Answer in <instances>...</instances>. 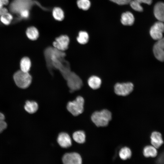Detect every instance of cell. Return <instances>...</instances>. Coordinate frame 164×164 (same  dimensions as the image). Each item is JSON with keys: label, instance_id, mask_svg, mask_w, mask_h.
<instances>
[{"label": "cell", "instance_id": "cell-18", "mask_svg": "<svg viewBox=\"0 0 164 164\" xmlns=\"http://www.w3.org/2000/svg\"><path fill=\"white\" fill-rule=\"evenodd\" d=\"M89 39V36L88 33L84 31L79 32L78 36L76 38L77 42L80 44L84 45L87 43Z\"/></svg>", "mask_w": 164, "mask_h": 164}, {"label": "cell", "instance_id": "cell-29", "mask_svg": "<svg viewBox=\"0 0 164 164\" xmlns=\"http://www.w3.org/2000/svg\"><path fill=\"white\" fill-rule=\"evenodd\" d=\"M140 4L144 3L148 5H150L151 4L152 0H137Z\"/></svg>", "mask_w": 164, "mask_h": 164}, {"label": "cell", "instance_id": "cell-2", "mask_svg": "<svg viewBox=\"0 0 164 164\" xmlns=\"http://www.w3.org/2000/svg\"><path fill=\"white\" fill-rule=\"evenodd\" d=\"M13 79L16 84L22 89L28 88L31 85L32 77L29 72H25L19 70L15 72Z\"/></svg>", "mask_w": 164, "mask_h": 164}, {"label": "cell", "instance_id": "cell-23", "mask_svg": "<svg viewBox=\"0 0 164 164\" xmlns=\"http://www.w3.org/2000/svg\"><path fill=\"white\" fill-rule=\"evenodd\" d=\"M77 3L78 7L84 10H87L91 6L89 0H77Z\"/></svg>", "mask_w": 164, "mask_h": 164}, {"label": "cell", "instance_id": "cell-27", "mask_svg": "<svg viewBox=\"0 0 164 164\" xmlns=\"http://www.w3.org/2000/svg\"><path fill=\"white\" fill-rule=\"evenodd\" d=\"M119 5H124L129 3L132 0H109Z\"/></svg>", "mask_w": 164, "mask_h": 164}, {"label": "cell", "instance_id": "cell-15", "mask_svg": "<svg viewBox=\"0 0 164 164\" xmlns=\"http://www.w3.org/2000/svg\"><path fill=\"white\" fill-rule=\"evenodd\" d=\"M32 66V62L30 59L28 57H23L20 62L21 70L25 72H29Z\"/></svg>", "mask_w": 164, "mask_h": 164}, {"label": "cell", "instance_id": "cell-7", "mask_svg": "<svg viewBox=\"0 0 164 164\" xmlns=\"http://www.w3.org/2000/svg\"><path fill=\"white\" fill-rule=\"evenodd\" d=\"M155 57L160 61H164V37L157 40L153 49Z\"/></svg>", "mask_w": 164, "mask_h": 164}, {"label": "cell", "instance_id": "cell-24", "mask_svg": "<svg viewBox=\"0 0 164 164\" xmlns=\"http://www.w3.org/2000/svg\"><path fill=\"white\" fill-rule=\"evenodd\" d=\"M129 3L131 7L135 11L139 12L143 11V9L141 4L137 0H132Z\"/></svg>", "mask_w": 164, "mask_h": 164}, {"label": "cell", "instance_id": "cell-9", "mask_svg": "<svg viewBox=\"0 0 164 164\" xmlns=\"http://www.w3.org/2000/svg\"><path fill=\"white\" fill-rule=\"evenodd\" d=\"M57 141L60 146L63 148L70 147L72 145L71 140L70 136L65 132H62L59 134Z\"/></svg>", "mask_w": 164, "mask_h": 164}, {"label": "cell", "instance_id": "cell-28", "mask_svg": "<svg viewBox=\"0 0 164 164\" xmlns=\"http://www.w3.org/2000/svg\"><path fill=\"white\" fill-rule=\"evenodd\" d=\"M19 14L22 18H27L29 15V12L28 9H25L21 11Z\"/></svg>", "mask_w": 164, "mask_h": 164}, {"label": "cell", "instance_id": "cell-3", "mask_svg": "<svg viewBox=\"0 0 164 164\" xmlns=\"http://www.w3.org/2000/svg\"><path fill=\"white\" fill-rule=\"evenodd\" d=\"M84 102V98L81 96H78L74 100L68 102L67 109L73 115H78L83 111Z\"/></svg>", "mask_w": 164, "mask_h": 164}, {"label": "cell", "instance_id": "cell-5", "mask_svg": "<svg viewBox=\"0 0 164 164\" xmlns=\"http://www.w3.org/2000/svg\"><path fill=\"white\" fill-rule=\"evenodd\" d=\"M133 87V84L130 82L118 83L114 86V92L118 95L125 96L132 91Z\"/></svg>", "mask_w": 164, "mask_h": 164}, {"label": "cell", "instance_id": "cell-25", "mask_svg": "<svg viewBox=\"0 0 164 164\" xmlns=\"http://www.w3.org/2000/svg\"><path fill=\"white\" fill-rule=\"evenodd\" d=\"M9 3V0H0V16L8 12L7 9L4 6Z\"/></svg>", "mask_w": 164, "mask_h": 164}, {"label": "cell", "instance_id": "cell-12", "mask_svg": "<svg viewBox=\"0 0 164 164\" xmlns=\"http://www.w3.org/2000/svg\"><path fill=\"white\" fill-rule=\"evenodd\" d=\"M135 18L133 14L130 12L123 13L121 15V21L122 24L125 26H131L134 22Z\"/></svg>", "mask_w": 164, "mask_h": 164}, {"label": "cell", "instance_id": "cell-6", "mask_svg": "<svg viewBox=\"0 0 164 164\" xmlns=\"http://www.w3.org/2000/svg\"><path fill=\"white\" fill-rule=\"evenodd\" d=\"M164 32V24L159 21L155 22L152 26L150 30V34L152 38L158 40L163 37Z\"/></svg>", "mask_w": 164, "mask_h": 164}, {"label": "cell", "instance_id": "cell-20", "mask_svg": "<svg viewBox=\"0 0 164 164\" xmlns=\"http://www.w3.org/2000/svg\"><path fill=\"white\" fill-rule=\"evenodd\" d=\"M52 15L54 18L58 21H61L64 18V13L60 8L56 7L52 11Z\"/></svg>", "mask_w": 164, "mask_h": 164}, {"label": "cell", "instance_id": "cell-22", "mask_svg": "<svg viewBox=\"0 0 164 164\" xmlns=\"http://www.w3.org/2000/svg\"><path fill=\"white\" fill-rule=\"evenodd\" d=\"M13 17L12 15L8 12L0 16V21L4 25H9L11 22Z\"/></svg>", "mask_w": 164, "mask_h": 164}, {"label": "cell", "instance_id": "cell-16", "mask_svg": "<svg viewBox=\"0 0 164 164\" xmlns=\"http://www.w3.org/2000/svg\"><path fill=\"white\" fill-rule=\"evenodd\" d=\"M38 108L37 103L34 101H27L24 106L25 110L28 113L33 114L36 111Z\"/></svg>", "mask_w": 164, "mask_h": 164}, {"label": "cell", "instance_id": "cell-13", "mask_svg": "<svg viewBox=\"0 0 164 164\" xmlns=\"http://www.w3.org/2000/svg\"><path fill=\"white\" fill-rule=\"evenodd\" d=\"M87 83L89 86L93 89H97L99 88L101 85V81L98 77L92 76L88 79Z\"/></svg>", "mask_w": 164, "mask_h": 164}, {"label": "cell", "instance_id": "cell-11", "mask_svg": "<svg viewBox=\"0 0 164 164\" xmlns=\"http://www.w3.org/2000/svg\"><path fill=\"white\" fill-rule=\"evenodd\" d=\"M150 138L152 145L156 149L159 148L163 143L162 135L159 132L155 131L152 132Z\"/></svg>", "mask_w": 164, "mask_h": 164}, {"label": "cell", "instance_id": "cell-19", "mask_svg": "<svg viewBox=\"0 0 164 164\" xmlns=\"http://www.w3.org/2000/svg\"><path fill=\"white\" fill-rule=\"evenodd\" d=\"M85 134L82 131H79L75 132L73 134V140L77 142L82 144L85 140Z\"/></svg>", "mask_w": 164, "mask_h": 164}, {"label": "cell", "instance_id": "cell-14", "mask_svg": "<svg viewBox=\"0 0 164 164\" xmlns=\"http://www.w3.org/2000/svg\"><path fill=\"white\" fill-rule=\"evenodd\" d=\"M26 34L28 38L32 41L36 40L39 36L38 30L33 26L29 27L27 29Z\"/></svg>", "mask_w": 164, "mask_h": 164}, {"label": "cell", "instance_id": "cell-8", "mask_svg": "<svg viewBox=\"0 0 164 164\" xmlns=\"http://www.w3.org/2000/svg\"><path fill=\"white\" fill-rule=\"evenodd\" d=\"M62 161L65 164H81L82 162L80 155L76 152L65 154L63 157Z\"/></svg>", "mask_w": 164, "mask_h": 164}, {"label": "cell", "instance_id": "cell-10", "mask_svg": "<svg viewBox=\"0 0 164 164\" xmlns=\"http://www.w3.org/2000/svg\"><path fill=\"white\" fill-rule=\"evenodd\" d=\"M154 13L159 21L164 22V3L159 2L157 3L154 7Z\"/></svg>", "mask_w": 164, "mask_h": 164}, {"label": "cell", "instance_id": "cell-1", "mask_svg": "<svg viewBox=\"0 0 164 164\" xmlns=\"http://www.w3.org/2000/svg\"><path fill=\"white\" fill-rule=\"evenodd\" d=\"M111 119V114L107 109L95 111L91 116L92 121L97 127L107 126Z\"/></svg>", "mask_w": 164, "mask_h": 164}, {"label": "cell", "instance_id": "cell-21", "mask_svg": "<svg viewBox=\"0 0 164 164\" xmlns=\"http://www.w3.org/2000/svg\"><path fill=\"white\" fill-rule=\"evenodd\" d=\"M119 155L121 159L125 160L131 157L132 155V152L129 148L125 147L121 149L119 152Z\"/></svg>", "mask_w": 164, "mask_h": 164}, {"label": "cell", "instance_id": "cell-4", "mask_svg": "<svg viewBox=\"0 0 164 164\" xmlns=\"http://www.w3.org/2000/svg\"><path fill=\"white\" fill-rule=\"evenodd\" d=\"M70 41L68 36L65 35H61L55 39L52 43V46L59 50L64 51L68 49Z\"/></svg>", "mask_w": 164, "mask_h": 164}, {"label": "cell", "instance_id": "cell-17", "mask_svg": "<svg viewBox=\"0 0 164 164\" xmlns=\"http://www.w3.org/2000/svg\"><path fill=\"white\" fill-rule=\"evenodd\" d=\"M143 154L146 157H154L157 155V151L156 149L153 145H147L144 148Z\"/></svg>", "mask_w": 164, "mask_h": 164}, {"label": "cell", "instance_id": "cell-26", "mask_svg": "<svg viewBox=\"0 0 164 164\" xmlns=\"http://www.w3.org/2000/svg\"><path fill=\"white\" fill-rule=\"evenodd\" d=\"M4 115L0 112V133L2 132L7 127V124L4 121Z\"/></svg>", "mask_w": 164, "mask_h": 164}]
</instances>
